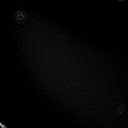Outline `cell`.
Masks as SVG:
<instances>
[{
  "mask_svg": "<svg viewBox=\"0 0 128 128\" xmlns=\"http://www.w3.org/2000/svg\"><path fill=\"white\" fill-rule=\"evenodd\" d=\"M0 128H7L4 125H3L2 123H0Z\"/></svg>",
  "mask_w": 128,
  "mask_h": 128,
  "instance_id": "6da1fadb",
  "label": "cell"
}]
</instances>
